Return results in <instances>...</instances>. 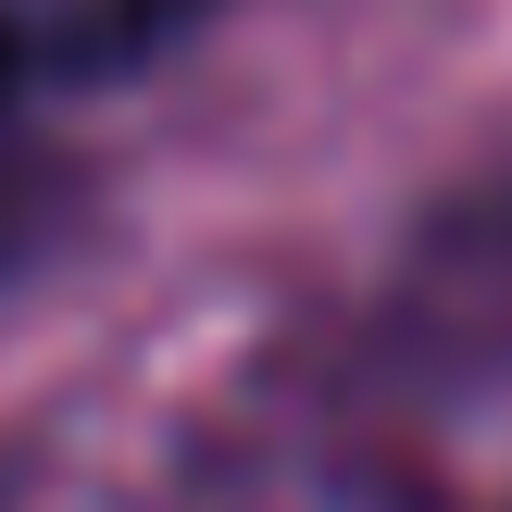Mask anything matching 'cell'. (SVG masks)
<instances>
[{
  "mask_svg": "<svg viewBox=\"0 0 512 512\" xmlns=\"http://www.w3.org/2000/svg\"><path fill=\"white\" fill-rule=\"evenodd\" d=\"M50 50H63V25H38V13H0V163L25 150V100L50 88Z\"/></svg>",
  "mask_w": 512,
  "mask_h": 512,
  "instance_id": "obj_1",
  "label": "cell"
}]
</instances>
